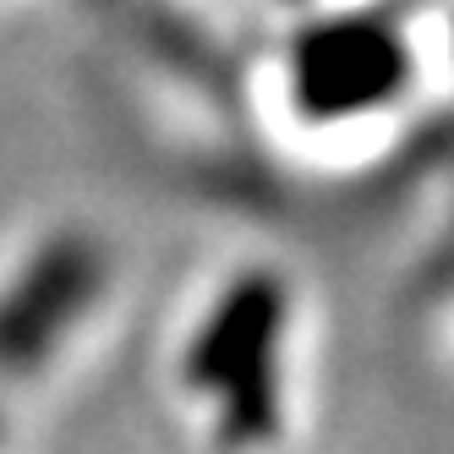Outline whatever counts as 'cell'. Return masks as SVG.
Wrapping results in <instances>:
<instances>
[{"label":"cell","instance_id":"3","mask_svg":"<svg viewBox=\"0 0 454 454\" xmlns=\"http://www.w3.org/2000/svg\"><path fill=\"white\" fill-rule=\"evenodd\" d=\"M411 50L378 22H329L312 27L290 50V105L317 126L362 121L400 99L411 77Z\"/></svg>","mask_w":454,"mask_h":454},{"label":"cell","instance_id":"1","mask_svg":"<svg viewBox=\"0 0 454 454\" xmlns=\"http://www.w3.org/2000/svg\"><path fill=\"white\" fill-rule=\"evenodd\" d=\"M290 285L279 269H241L208 301L186 345V388L214 400L219 438L231 449L269 443L285 400V340H290Z\"/></svg>","mask_w":454,"mask_h":454},{"label":"cell","instance_id":"2","mask_svg":"<svg viewBox=\"0 0 454 454\" xmlns=\"http://www.w3.org/2000/svg\"><path fill=\"white\" fill-rule=\"evenodd\" d=\"M110 285V257L88 231H60L27 252L17 279L0 290V372H39L55 345L99 307Z\"/></svg>","mask_w":454,"mask_h":454}]
</instances>
